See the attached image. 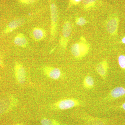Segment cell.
Returning <instances> with one entry per match:
<instances>
[{"label": "cell", "mask_w": 125, "mask_h": 125, "mask_svg": "<svg viewBox=\"0 0 125 125\" xmlns=\"http://www.w3.org/2000/svg\"><path fill=\"white\" fill-rule=\"evenodd\" d=\"M30 36L34 40L40 42L44 40L46 36L45 30L40 27H35L31 30Z\"/></svg>", "instance_id": "cell-6"}, {"label": "cell", "mask_w": 125, "mask_h": 125, "mask_svg": "<svg viewBox=\"0 0 125 125\" xmlns=\"http://www.w3.org/2000/svg\"><path fill=\"white\" fill-rule=\"evenodd\" d=\"M0 66L2 67H3L4 66H3V63H2V61H1V59L0 57Z\"/></svg>", "instance_id": "cell-22"}, {"label": "cell", "mask_w": 125, "mask_h": 125, "mask_svg": "<svg viewBox=\"0 0 125 125\" xmlns=\"http://www.w3.org/2000/svg\"><path fill=\"white\" fill-rule=\"evenodd\" d=\"M72 31V26L70 22L66 21L62 26V31L60 40V45L62 49H65L67 44Z\"/></svg>", "instance_id": "cell-3"}, {"label": "cell", "mask_w": 125, "mask_h": 125, "mask_svg": "<svg viewBox=\"0 0 125 125\" xmlns=\"http://www.w3.org/2000/svg\"><path fill=\"white\" fill-rule=\"evenodd\" d=\"M42 125H54V123L47 119H43L41 121Z\"/></svg>", "instance_id": "cell-18"}, {"label": "cell", "mask_w": 125, "mask_h": 125, "mask_svg": "<svg viewBox=\"0 0 125 125\" xmlns=\"http://www.w3.org/2000/svg\"><path fill=\"white\" fill-rule=\"evenodd\" d=\"M97 0H83V5L85 9H89L93 7Z\"/></svg>", "instance_id": "cell-15"}, {"label": "cell", "mask_w": 125, "mask_h": 125, "mask_svg": "<svg viewBox=\"0 0 125 125\" xmlns=\"http://www.w3.org/2000/svg\"><path fill=\"white\" fill-rule=\"evenodd\" d=\"M11 106V102L10 99L5 98L0 101V114L8 111Z\"/></svg>", "instance_id": "cell-12"}, {"label": "cell", "mask_w": 125, "mask_h": 125, "mask_svg": "<svg viewBox=\"0 0 125 125\" xmlns=\"http://www.w3.org/2000/svg\"><path fill=\"white\" fill-rule=\"evenodd\" d=\"M82 105V103L74 99H66L59 101L56 103L55 106L59 109L65 110L70 109L76 106Z\"/></svg>", "instance_id": "cell-5"}, {"label": "cell", "mask_w": 125, "mask_h": 125, "mask_svg": "<svg viewBox=\"0 0 125 125\" xmlns=\"http://www.w3.org/2000/svg\"><path fill=\"white\" fill-rule=\"evenodd\" d=\"M43 71L49 78L53 79H57L61 77V72L57 68L47 66L43 69Z\"/></svg>", "instance_id": "cell-10"}, {"label": "cell", "mask_w": 125, "mask_h": 125, "mask_svg": "<svg viewBox=\"0 0 125 125\" xmlns=\"http://www.w3.org/2000/svg\"><path fill=\"white\" fill-rule=\"evenodd\" d=\"M89 44L85 39L82 38L79 42L72 45L71 52L75 58L79 59L87 55L89 52Z\"/></svg>", "instance_id": "cell-1"}, {"label": "cell", "mask_w": 125, "mask_h": 125, "mask_svg": "<svg viewBox=\"0 0 125 125\" xmlns=\"http://www.w3.org/2000/svg\"><path fill=\"white\" fill-rule=\"evenodd\" d=\"M121 42L122 43L125 44V37H124L122 39Z\"/></svg>", "instance_id": "cell-21"}, {"label": "cell", "mask_w": 125, "mask_h": 125, "mask_svg": "<svg viewBox=\"0 0 125 125\" xmlns=\"http://www.w3.org/2000/svg\"><path fill=\"white\" fill-rule=\"evenodd\" d=\"M94 80L92 76H85L83 81V86L86 89H92L94 86Z\"/></svg>", "instance_id": "cell-14"}, {"label": "cell", "mask_w": 125, "mask_h": 125, "mask_svg": "<svg viewBox=\"0 0 125 125\" xmlns=\"http://www.w3.org/2000/svg\"><path fill=\"white\" fill-rule=\"evenodd\" d=\"M51 10V39L53 41L55 38L57 32L58 22V14L56 6L54 3L50 5Z\"/></svg>", "instance_id": "cell-2"}, {"label": "cell", "mask_w": 125, "mask_h": 125, "mask_svg": "<svg viewBox=\"0 0 125 125\" xmlns=\"http://www.w3.org/2000/svg\"><path fill=\"white\" fill-rule=\"evenodd\" d=\"M121 108L122 109L125 111V102L122 105H121Z\"/></svg>", "instance_id": "cell-23"}, {"label": "cell", "mask_w": 125, "mask_h": 125, "mask_svg": "<svg viewBox=\"0 0 125 125\" xmlns=\"http://www.w3.org/2000/svg\"><path fill=\"white\" fill-rule=\"evenodd\" d=\"M25 20L23 19H18L11 21L6 27L4 30L5 33L12 32L24 24Z\"/></svg>", "instance_id": "cell-8"}, {"label": "cell", "mask_w": 125, "mask_h": 125, "mask_svg": "<svg viewBox=\"0 0 125 125\" xmlns=\"http://www.w3.org/2000/svg\"><path fill=\"white\" fill-rule=\"evenodd\" d=\"M14 42L15 44L18 46L25 48L28 46V41L27 38L22 33L17 34L15 37Z\"/></svg>", "instance_id": "cell-11"}, {"label": "cell", "mask_w": 125, "mask_h": 125, "mask_svg": "<svg viewBox=\"0 0 125 125\" xmlns=\"http://www.w3.org/2000/svg\"><path fill=\"white\" fill-rule=\"evenodd\" d=\"M87 21L83 17H78L75 19L76 24L79 26H83L87 23Z\"/></svg>", "instance_id": "cell-17"}, {"label": "cell", "mask_w": 125, "mask_h": 125, "mask_svg": "<svg viewBox=\"0 0 125 125\" xmlns=\"http://www.w3.org/2000/svg\"><path fill=\"white\" fill-rule=\"evenodd\" d=\"M107 31L112 36L117 35L118 31L119 19L116 16H110L107 19L106 23Z\"/></svg>", "instance_id": "cell-4"}, {"label": "cell", "mask_w": 125, "mask_h": 125, "mask_svg": "<svg viewBox=\"0 0 125 125\" xmlns=\"http://www.w3.org/2000/svg\"><path fill=\"white\" fill-rule=\"evenodd\" d=\"M118 62L121 68L125 71V55H121L119 56Z\"/></svg>", "instance_id": "cell-16"}, {"label": "cell", "mask_w": 125, "mask_h": 125, "mask_svg": "<svg viewBox=\"0 0 125 125\" xmlns=\"http://www.w3.org/2000/svg\"><path fill=\"white\" fill-rule=\"evenodd\" d=\"M82 0H70V5H75L78 4Z\"/></svg>", "instance_id": "cell-20"}, {"label": "cell", "mask_w": 125, "mask_h": 125, "mask_svg": "<svg viewBox=\"0 0 125 125\" xmlns=\"http://www.w3.org/2000/svg\"><path fill=\"white\" fill-rule=\"evenodd\" d=\"M16 76L20 83H23L26 79V71L24 67L20 63L16 62L14 67Z\"/></svg>", "instance_id": "cell-7"}, {"label": "cell", "mask_w": 125, "mask_h": 125, "mask_svg": "<svg viewBox=\"0 0 125 125\" xmlns=\"http://www.w3.org/2000/svg\"><path fill=\"white\" fill-rule=\"evenodd\" d=\"M108 69V65L107 61L103 60L99 63L96 67L97 73L104 79H105L106 76Z\"/></svg>", "instance_id": "cell-9"}, {"label": "cell", "mask_w": 125, "mask_h": 125, "mask_svg": "<svg viewBox=\"0 0 125 125\" xmlns=\"http://www.w3.org/2000/svg\"><path fill=\"white\" fill-rule=\"evenodd\" d=\"M21 2L24 4H30L33 3L36 0H19Z\"/></svg>", "instance_id": "cell-19"}, {"label": "cell", "mask_w": 125, "mask_h": 125, "mask_svg": "<svg viewBox=\"0 0 125 125\" xmlns=\"http://www.w3.org/2000/svg\"><path fill=\"white\" fill-rule=\"evenodd\" d=\"M125 95V88L122 87H117L112 90L109 94L110 97L116 99Z\"/></svg>", "instance_id": "cell-13"}]
</instances>
